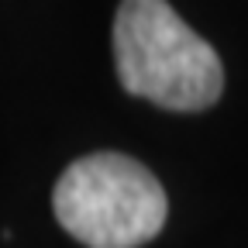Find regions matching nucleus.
Segmentation results:
<instances>
[{
	"mask_svg": "<svg viewBox=\"0 0 248 248\" xmlns=\"http://www.w3.org/2000/svg\"><path fill=\"white\" fill-rule=\"evenodd\" d=\"M52 210L86 248H141L162 231L169 200L162 183L138 159L93 152L59 176Z\"/></svg>",
	"mask_w": 248,
	"mask_h": 248,
	"instance_id": "2",
	"label": "nucleus"
},
{
	"mask_svg": "<svg viewBox=\"0 0 248 248\" xmlns=\"http://www.w3.org/2000/svg\"><path fill=\"white\" fill-rule=\"evenodd\" d=\"M114 62L131 97L166 110H207L224 90L221 55L169 7V0H121Z\"/></svg>",
	"mask_w": 248,
	"mask_h": 248,
	"instance_id": "1",
	"label": "nucleus"
}]
</instances>
